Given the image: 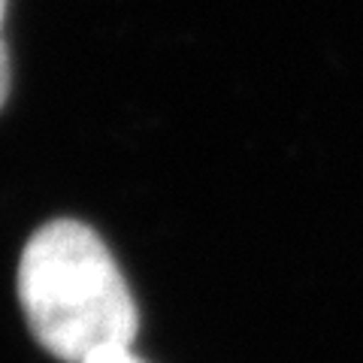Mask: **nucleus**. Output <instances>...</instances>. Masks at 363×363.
<instances>
[{"instance_id":"nucleus-1","label":"nucleus","mask_w":363,"mask_h":363,"mask_svg":"<svg viewBox=\"0 0 363 363\" xmlns=\"http://www.w3.org/2000/svg\"><path fill=\"white\" fill-rule=\"evenodd\" d=\"M18 300L37 342L67 363L130 348L140 330V312L116 257L88 224L73 218L30 236L18 264Z\"/></svg>"},{"instance_id":"nucleus-2","label":"nucleus","mask_w":363,"mask_h":363,"mask_svg":"<svg viewBox=\"0 0 363 363\" xmlns=\"http://www.w3.org/2000/svg\"><path fill=\"white\" fill-rule=\"evenodd\" d=\"M6 6H9V0H0V109H4L6 97H9V85H13V67H9V52H6V43H4Z\"/></svg>"},{"instance_id":"nucleus-3","label":"nucleus","mask_w":363,"mask_h":363,"mask_svg":"<svg viewBox=\"0 0 363 363\" xmlns=\"http://www.w3.org/2000/svg\"><path fill=\"white\" fill-rule=\"evenodd\" d=\"M85 363H143V360L130 348H109V351H100V354L88 357Z\"/></svg>"}]
</instances>
